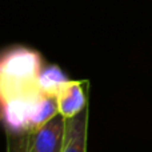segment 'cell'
Returning <instances> with one entry per match:
<instances>
[{
    "label": "cell",
    "mask_w": 152,
    "mask_h": 152,
    "mask_svg": "<svg viewBox=\"0 0 152 152\" xmlns=\"http://www.w3.org/2000/svg\"><path fill=\"white\" fill-rule=\"evenodd\" d=\"M43 66V59L36 51L26 47L10 48L0 61V96L39 89L37 79Z\"/></svg>",
    "instance_id": "cell-1"
},
{
    "label": "cell",
    "mask_w": 152,
    "mask_h": 152,
    "mask_svg": "<svg viewBox=\"0 0 152 152\" xmlns=\"http://www.w3.org/2000/svg\"><path fill=\"white\" fill-rule=\"evenodd\" d=\"M66 140V119L59 113L42 127L31 131L34 152H63Z\"/></svg>",
    "instance_id": "cell-2"
},
{
    "label": "cell",
    "mask_w": 152,
    "mask_h": 152,
    "mask_svg": "<svg viewBox=\"0 0 152 152\" xmlns=\"http://www.w3.org/2000/svg\"><path fill=\"white\" fill-rule=\"evenodd\" d=\"M88 80H71L56 97L59 113L64 119H71L88 107Z\"/></svg>",
    "instance_id": "cell-3"
},
{
    "label": "cell",
    "mask_w": 152,
    "mask_h": 152,
    "mask_svg": "<svg viewBox=\"0 0 152 152\" xmlns=\"http://www.w3.org/2000/svg\"><path fill=\"white\" fill-rule=\"evenodd\" d=\"M88 107L71 119H66V140L63 152H87L88 135Z\"/></svg>",
    "instance_id": "cell-4"
},
{
    "label": "cell",
    "mask_w": 152,
    "mask_h": 152,
    "mask_svg": "<svg viewBox=\"0 0 152 152\" xmlns=\"http://www.w3.org/2000/svg\"><path fill=\"white\" fill-rule=\"evenodd\" d=\"M71 81L66 72L56 64H44L39 74L37 87L42 92L58 96L59 92Z\"/></svg>",
    "instance_id": "cell-5"
},
{
    "label": "cell",
    "mask_w": 152,
    "mask_h": 152,
    "mask_svg": "<svg viewBox=\"0 0 152 152\" xmlns=\"http://www.w3.org/2000/svg\"><path fill=\"white\" fill-rule=\"evenodd\" d=\"M7 152H34L31 144V132H7Z\"/></svg>",
    "instance_id": "cell-6"
}]
</instances>
